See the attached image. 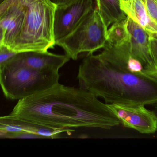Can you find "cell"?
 Listing matches in <instances>:
<instances>
[{"instance_id": "2e32d148", "label": "cell", "mask_w": 157, "mask_h": 157, "mask_svg": "<svg viewBox=\"0 0 157 157\" xmlns=\"http://www.w3.org/2000/svg\"><path fill=\"white\" fill-rule=\"evenodd\" d=\"M17 53L3 45L0 49V65L5 63Z\"/></svg>"}, {"instance_id": "ac0fdd59", "label": "cell", "mask_w": 157, "mask_h": 157, "mask_svg": "<svg viewBox=\"0 0 157 157\" xmlns=\"http://www.w3.org/2000/svg\"><path fill=\"white\" fill-rule=\"evenodd\" d=\"M18 133L9 132L2 126H0V138H16Z\"/></svg>"}, {"instance_id": "4fadbf2b", "label": "cell", "mask_w": 157, "mask_h": 157, "mask_svg": "<svg viewBox=\"0 0 157 157\" xmlns=\"http://www.w3.org/2000/svg\"><path fill=\"white\" fill-rule=\"evenodd\" d=\"M98 9L107 28L125 20L127 15L121 7L120 0H96Z\"/></svg>"}, {"instance_id": "52a82bcc", "label": "cell", "mask_w": 157, "mask_h": 157, "mask_svg": "<svg viewBox=\"0 0 157 157\" xmlns=\"http://www.w3.org/2000/svg\"><path fill=\"white\" fill-rule=\"evenodd\" d=\"M93 9V0H73L57 6L53 25L55 42L71 32Z\"/></svg>"}, {"instance_id": "cb8c5ba5", "label": "cell", "mask_w": 157, "mask_h": 157, "mask_svg": "<svg viewBox=\"0 0 157 157\" xmlns=\"http://www.w3.org/2000/svg\"><path fill=\"white\" fill-rule=\"evenodd\" d=\"M155 1H156L157 2V0H155Z\"/></svg>"}, {"instance_id": "9c48e42d", "label": "cell", "mask_w": 157, "mask_h": 157, "mask_svg": "<svg viewBox=\"0 0 157 157\" xmlns=\"http://www.w3.org/2000/svg\"><path fill=\"white\" fill-rule=\"evenodd\" d=\"M126 25L130 36L129 51L131 57L139 61L144 66V70L154 68L149 32L128 16Z\"/></svg>"}, {"instance_id": "5bb4252c", "label": "cell", "mask_w": 157, "mask_h": 157, "mask_svg": "<svg viewBox=\"0 0 157 157\" xmlns=\"http://www.w3.org/2000/svg\"><path fill=\"white\" fill-rule=\"evenodd\" d=\"M149 16L157 24V2L155 0H142Z\"/></svg>"}, {"instance_id": "277c9868", "label": "cell", "mask_w": 157, "mask_h": 157, "mask_svg": "<svg viewBox=\"0 0 157 157\" xmlns=\"http://www.w3.org/2000/svg\"><path fill=\"white\" fill-rule=\"evenodd\" d=\"M59 72L38 71L27 67L18 53L0 65V86L5 96L22 99L44 91L59 83Z\"/></svg>"}, {"instance_id": "8fae6325", "label": "cell", "mask_w": 157, "mask_h": 157, "mask_svg": "<svg viewBox=\"0 0 157 157\" xmlns=\"http://www.w3.org/2000/svg\"><path fill=\"white\" fill-rule=\"evenodd\" d=\"M11 126L16 129L19 133H27L38 138L55 139L59 138L63 133H71L73 129H57L49 128L23 120L8 115L0 117V126Z\"/></svg>"}, {"instance_id": "7c38bea8", "label": "cell", "mask_w": 157, "mask_h": 157, "mask_svg": "<svg viewBox=\"0 0 157 157\" xmlns=\"http://www.w3.org/2000/svg\"><path fill=\"white\" fill-rule=\"evenodd\" d=\"M127 16L149 33L157 34V24L149 16L142 0H131L121 5Z\"/></svg>"}, {"instance_id": "7a4b0ae2", "label": "cell", "mask_w": 157, "mask_h": 157, "mask_svg": "<svg viewBox=\"0 0 157 157\" xmlns=\"http://www.w3.org/2000/svg\"><path fill=\"white\" fill-rule=\"evenodd\" d=\"M79 87L110 105H153L157 82L142 74L121 70L101 57L87 53L78 68Z\"/></svg>"}, {"instance_id": "e0dca14e", "label": "cell", "mask_w": 157, "mask_h": 157, "mask_svg": "<svg viewBox=\"0 0 157 157\" xmlns=\"http://www.w3.org/2000/svg\"><path fill=\"white\" fill-rule=\"evenodd\" d=\"M141 74L150 77L157 82V69L154 68L148 70H144Z\"/></svg>"}, {"instance_id": "44dd1931", "label": "cell", "mask_w": 157, "mask_h": 157, "mask_svg": "<svg viewBox=\"0 0 157 157\" xmlns=\"http://www.w3.org/2000/svg\"><path fill=\"white\" fill-rule=\"evenodd\" d=\"M130 1H131V0H120L121 6L122 5L128 2H129Z\"/></svg>"}, {"instance_id": "ba28073f", "label": "cell", "mask_w": 157, "mask_h": 157, "mask_svg": "<svg viewBox=\"0 0 157 157\" xmlns=\"http://www.w3.org/2000/svg\"><path fill=\"white\" fill-rule=\"evenodd\" d=\"M124 127L144 134H151L157 131V116L153 111L141 104H108Z\"/></svg>"}, {"instance_id": "d6986e66", "label": "cell", "mask_w": 157, "mask_h": 157, "mask_svg": "<svg viewBox=\"0 0 157 157\" xmlns=\"http://www.w3.org/2000/svg\"><path fill=\"white\" fill-rule=\"evenodd\" d=\"M50 1L56 5L59 6L66 4L71 2L73 0H50Z\"/></svg>"}, {"instance_id": "9a60e30c", "label": "cell", "mask_w": 157, "mask_h": 157, "mask_svg": "<svg viewBox=\"0 0 157 157\" xmlns=\"http://www.w3.org/2000/svg\"><path fill=\"white\" fill-rule=\"evenodd\" d=\"M149 40L154 67L157 69V34L149 33Z\"/></svg>"}, {"instance_id": "6da1fadb", "label": "cell", "mask_w": 157, "mask_h": 157, "mask_svg": "<svg viewBox=\"0 0 157 157\" xmlns=\"http://www.w3.org/2000/svg\"><path fill=\"white\" fill-rule=\"evenodd\" d=\"M9 115L49 128L110 130L121 124L108 104L79 87L58 83L48 89L18 100Z\"/></svg>"}, {"instance_id": "8992f818", "label": "cell", "mask_w": 157, "mask_h": 157, "mask_svg": "<svg viewBox=\"0 0 157 157\" xmlns=\"http://www.w3.org/2000/svg\"><path fill=\"white\" fill-rule=\"evenodd\" d=\"M26 11L25 0H5L0 4V44L11 49L20 34Z\"/></svg>"}, {"instance_id": "3957f363", "label": "cell", "mask_w": 157, "mask_h": 157, "mask_svg": "<svg viewBox=\"0 0 157 157\" xmlns=\"http://www.w3.org/2000/svg\"><path fill=\"white\" fill-rule=\"evenodd\" d=\"M26 7L22 28L11 50L48 52L56 45L53 25L57 5L50 0H25Z\"/></svg>"}, {"instance_id": "30bf717a", "label": "cell", "mask_w": 157, "mask_h": 157, "mask_svg": "<svg viewBox=\"0 0 157 157\" xmlns=\"http://www.w3.org/2000/svg\"><path fill=\"white\" fill-rule=\"evenodd\" d=\"M25 65L34 70L45 72H59L70 58L66 54H54L49 52L29 51L18 53Z\"/></svg>"}, {"instance_id": "ffe728a7", "label": "cell", "mask_w": 157, "mask_h": 157, "mask_svg": "<svg viewBox=\"0 0 157 157\" xmlns=\"http://www.w3.org/2000/svg\"><path fill=\"white\" fill-rule=\"evenodd\" d=\"M153 105H154V108H153V111L157 116V102L153 104Z\"/></svg>"}, {"instance_id": "7402d4cb", "label": "cell", "mask_w": 157, "mask_h": 157, "mask_svg": "<svg viewBox=\"0 0 157 157\" xmlns=\"http://www.w3.org/2000/svg\"><path fill=\"white\" fill-rule=\"evenodd\" d=\"M5 0H0V4L2 3Z\"/></svg>"}, {"instance_id": "5b68a950", "label": "cell", "mask_w": 157, "mask_h": 157, "mask_svg": "<svg viewBox=\"0 0 157 157\" xmlns=\"http://www.w3.org/2000/svg\"><path fill=\"white\" fill-rule=\"evenodd\" d=\"M108 28L98 9L87 14L68 35L56 41L70 59L77 60L78 54H88L103 49L107 39Z\"/></svg>"}, {"instance_id": "603a6c76", "label": "cell", "mask_w": 157, "mask_h": 157, "mask_svg": "<svg viewBox=\"0 0 157 157\" xmlns=\"http://www.w3.org/2000/svg\"><path fill=\"white\" fill-rule=\"evenodd\" d=\"M3 45L2 44H0V49L2 48V47Z\"/></svg>"}]
</instances>
